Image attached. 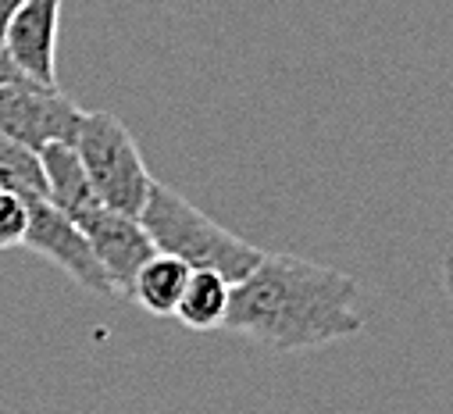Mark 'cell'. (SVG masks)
Instances as JSON below:
<instances>
[{
  "instance_id": "cell-1",
  "label": "cell",
  "mask_w": 453,
  "mask_h": 414,
  "mask_svg": "<svg viewBox=\"0 0 453 414\" xmlns=\"http://www.w3.org/2000/svg\"><path fill=\"white\" fill-rule=\"evenodd\" d=\"M225 329L289 354L350 340L365 329L357 282L307 257L265 254V261L233 286Z\"/></svg>"
},
{
  "instance_id": "cell-2",
  "label": "cell",
  "mask_w": 453,
  "mask_h": 414,
  "mask_svg": "<svg viewBox=\"0 0 453 414\" xmlns=\"http://www.w3.org/2000/svg\"><path fill=\"white\" fill-rule=\"evenodd\" d=\"M140 222L154 240L157 254L179 257L193 272H214L233 286H240L265 261V254L254 243L240 240L233 229L218 226L211 215H203L200 207H193L182 193H175L165 182L150 186Z\"/></svg>"
},
{
  "instance_id": "cell-3",
  "label": "cell",
  "mask_w": 453,
  "mask_h": 414,
  "mask_svg": "<svg viewBox=\"0 0 453 414\" xmlns=\"http://www.w3.org/2000/svg\"><path fill=\"white\" fill-rule=\"evenodd\" d=\"M72 147L82 161V172L96 200L119 215L140 218L150 196V186H154V175L147 172V161L133 133L111 111H86Z\"/></svg>"
},
{
  "instance_id": "cell-4",
  "label": "cell",
  "mask_w": 453,
  "mask_h": 414,
  "mask_svg": "<svg viewBox=\"0 0 453 414\" xmlns=\"http://www.w3.org/2000/svg\"><path fill=\"white\" fill-rule=\"evenodd\" d=\"M82 119L86 111L61 93V86L22 82L0 89V140L36 154L50 143H75Z\"/></svg>"
},
{
  "instance_id": "cell-5",
  "label": "cell",
  "mask_w": 453,
  "mask_h": 414,
  "mask_svg": "<svg viewBox=\"0 0 453 414\" xmlns=\"http://www.w3.org/2000/svg\"><path fill=\"white\" fill-rule=\"evenodd\" d=\"M26 250L47 257L50 264H58L72 282H79L82 289L96 293V296H111V289L89 240L82 236V229L65 215L50 200H33L29 203V233H26Z\"/></svg>"
},
{
  "instance_id": "cell-6",
  "label": "cell",
  "mask_w": 453,
  "mask_h": 414,
  "mask_svg": "<svg viewBox=\"0 0 453 414\" xmlns=\"http://www.w3.org/2000/svg\"><path fill=\"white\" fill-rule=\"evenodd\" d=\"M75 226L89 240V247H93V254H96V261H100L111 289L129 296L140 268L157 254V247L147 236L143 222L111 211V207H104V203H96L93 211H86Z\"/></svg>"
},
{
  "instance_id": "cell-7",
  "label": "cell",
  "mask_w": 453,
  "mask_h": 414,
  "mask_svg": "<svg viewBox=\"0 0 453 414\" xmlns=\"http://www.w3.org/2000/svg\"><path fill=\"white\" fill-rule=\"evenodd\" d=\"M58 19L61 0H29L4 29V47L29 82L58 86Z\"/></svg>"
},
{
  "instance_id": "cell-8",
  "label": "cell",
  "mask_w": 453,
  "mask_h": 414,
  "mask_svg": "<svg viewBox=\"0 0 453 414\" xmlns=\"http://www.w3.org/2000/svg\"><path fill=\"white\" fill-rule=\"evenodd\" d=\"M40 161H43V172H47L50 203L58 207V211H65L72 222H79L86 211H93V207L100 203L72 143H50V147H43L40 150Z\"/></svg>"
},
{
  "instance_id": "cell-9",
  "label": "cell",
  "mask_w": 453,
  "mask_h": 414,
  "mask_svg": "<svg viewBox=\"0 0 453 414\" xmlns=\"http://www.w3.org/2000/svg\"><path fill=\"white\" fill-rule=\"evenodd\" d=\"M189 275H193V268L182 264L179 257L154 254V257L140 268L129 300H136V303L147 310V315L175 318L179 300H182V293H186V286H189Z\"/></svg>"
},
{
  "instance_id": "cell-10",
  "label": "cell",
  "mask_w": 453,
  "mask_h": 414,
  "mask_svg": "<svg viewBox=\"0 0 453 414\" xmlns=\"http://www.w3.org/2000/svg\"><path fill=\"white\" fill-rule=\"evenodd\" d=\"M229 303H233V282H225L214 272H193L189 286L179 300L175 318L193 329V333H211V329H225L229 318Z\"/></svg>"
},
{
  "instance_id": "cell-11",
  "label": "cell",
  "mask_w": 453,
  "mask_h": 414,
  "mask_svg": "<svg viewBox=\"0 0 453 414\" xmlns=\"http://www.w3.org/2000/svg\"><path fill=\"white\" fill-rule=\"evenodd\" d=\"M0 193H12L26 203L50 200L47 172H43V161L36 150L19 147L12 140H0Z\"/></svg>"
},
{
  "instance_id": "cell-12",
  "label": "cell",
  "mask_w": 453,
  "mask_h": 414,
  "mask_svg": "<svg viewBox=\"0 0 453 414\" xmlns=\"http://www.w3.org/2000/svg\"><path fill=\"white\" fill-rule=\"evenodd\" d=\"M26 233H29V203L12 193H0V250L22 247Z\"/></svg>"
},
{
  "instance_id": "cell-13",
  "label": "cell",
  "mask_w": 453,
  "mask_h": 414,
  "mask_svg": "<svg viewBox=\"0 0 453 414\" xmlns=\"http://www.w3.org/2000/svg\"><path fill=\"white\" fill-rule=\"evenodd\" d=\"M22 82H29V79H26L22 68L12 61L8 47H4V36H0V89H4V86H22Z\"/></svg>"
},
{
  "instance_id": "cell-14",
  "label": "cell",
  "mask_w": 453,
  "mask_h": 414,
  "mask_svg": "<svg viewBox=\"0 0 453 414\" xmlns=\"http://www.w3.org/2000/svg\"><path fill=\"white\" fill-rule=\"evenodd\" d=\"M29 4V0H0V36H4V29L12 26V19Z\"/></svg>"
},
{
  "instance_id": "cell-15",
  "label": "cell",
  "mask_w": 453,
  "mask_h": 414,
  "mask_svg": "<svg viewBox=\"0 0 453 414\" xmlns=\"http://www.w3.org/2000/svg\"><path fill=\"white\" fill-rule=\"evenodd\" d=\"M442 282H446V293H449V300H453V254H449L446 264H442Z\"/></svg>"
}]
</instances>
